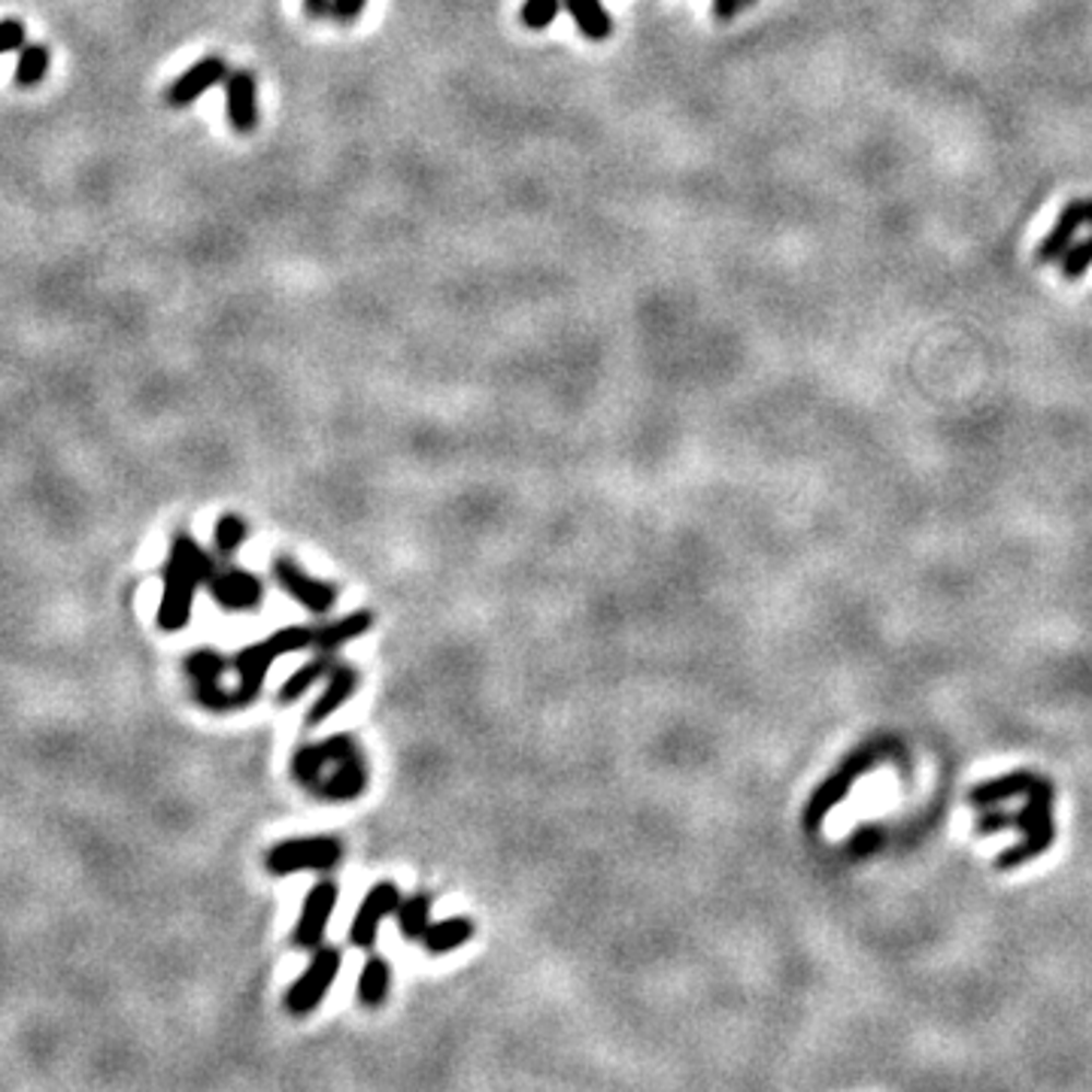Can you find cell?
Returning a JSON list of instances; mask_svg holds the SVG:
<instances>
[{
	"instance_id": "1",
	"label": "cell",
	"mask_w": 1092,
	"mask_h": 1092,
	"mask_svg": "<svg viewBox=\"0 0 1092 1092\" xmlns=\"http://www.w3.org/2000/svg\"><path fill=\"white\" fill-rule=\"evenodd\" d=\"M213 561L189 534L179 532L170 544V556L164 565V589L158 604V628L164 631H182L189 626L194 610V595L201 583L210 580Z\"/></svg>"
},
{
	"instance_id": "2",
	"label": "cell",
	"mask_w": 1092,
	"mask_h": 1092,
	"mask_svg": "<svg viewBox=\"0 0 1092 1092\" xmlns=\"http://www.w3.org/2000/svg\"><path fill=\"white\" fill-rule=\"evenodd\" d=\"M316 641V628L310 626H286L280 631H273L271 638L264 641H256L244 646L240 653L234 655V668L240 674V689L234 692L237 696V704L246 708L252 698L259 696L261 680L268 677L271 665L280 658V655L298 653V650H307L313 646Z\"/></svg>"
},
{
	"instance_id": "3",
	"label": "cell",
	"mask_w": 1092,
	"mask_h": 1092,
	"mask_svg": "<svg viewBox=\"0 0 1092 1092\" xmlns=\"http://www.w3.org/2000/svg\"><path fill=\"white\" fill-rule=\"evenodd\" d=\"M883 750H889V744H865L856 752H850L844 762L838 764V771H832L829 778L819 783L817 792L807 802L805 814H802V822H805L807 832H819L822 819L844 802V795L856 786V780L887 756Z\"/></svg>"
},
{
	"instance_id": "4",
	"label": "cell",
	"mask_w": 1092,
	"mask_h": 1092,
	"mask_svg": "<svg viewBox=\"0 0 1092 1092\" xmlns=\"http://www.w3.org/2000/svg\"><path fill=\"white\" fill-rule=\"evenodd\" d=\"M343 856L341 841L316 834V838H288L268 850L264 865L276 877H286L295 871H331Z\"/></svg>"
},
{
	"instance_id": "5",
	"label": "cell",
	"mask_w": 1092,
	"mask_h": 1092,
	"mask_svg": "<svg viewBox=\"0 0 1092 1092\" xmlns=\"http://www.w3.org/2000/svg\"><path fill=\"white\" fill-rule=\"evenodd\" d=\"M343 953L337 947H316L310 965L304 969L298 981L288 986L286 993V1010L295 1017H307L313 1013L322 1001H325L328 989L334 986L337 974H341Z\"/></svg>"
},
{
	"instance_id": "6",
	"label": "cell",
	"mask_w": 1092,
	"mask_h": 1092,
	"mask_svg": "<svg viewBox=\"0 0 1092 1092\" xmlns=\"http://www.w3.org/2000/svg\"><path fill=\"white\" fill-rule=\"evenodd\" d=\"M228 61L222 55H206L201 61H194L191 68L179 73L177 80L164 88V104L174 109L191 107L198 97H204L210 88H216L218 82L228 80Z\"/></svg>"
},
{
	"instance_id": "7",
	"label": "cell",
	"mask_w": 1092,
	"mask_h": 1092,
	"mask_svg": "<svg viewBox=\"0 0 1092 1092\" xmlns=\"http://www.w3.org/2000/svg\"><path fill=\"white\" fill-rule=\"evenodd\" d=\"M273 577L280 589L286 592L288 598H295L310 614H328L337 601V589L328 586L322 580H316L300 568L298 561H292L288 556H280L273 561Z\"/></svg>"
},
{
	"instance_id": "8",
	"label": "cell",
	"mask_w": 1092,
	"mask_h": 1092,
	"mask_svg": "<svg viewBox=\"0 0 1092 1092\" xmlns=\"http://www.w3.org/2000/svg\"><path fill=\"white\" fill-rule=\"evenodd\" d=\"M337 899H341V889L334 880H319L307 899H304V907H300V923L295 926V943L300 950H316L322 947L325 941L328 923H331V914L337 907Z\"/></svg>"
},
{
	"instance_id": "9",
	"label": "cell",
	"mask_w": 1092,
	"mask_h": 1092,
	"mask_svg": "<svg viewBox=\"0 0 1092 1092\" xmlns=\"http://www.w3.org/2000/svg\"><path fill=\"white\" fill-rule=\"evenodd\" d=\"M397 904H401V889L395 883H377L370 889L368 895L361 899L358 911L353 916V926H349V941L358 950H370L373 941H377V931H380V923L389 914H395Z\"/></svg>"
},
{
	"instance_id": "10",
	"label": "cell",
	"mask_w": 1092,
	"mask_h": 1092,
	"mask_svg": "<svg viewBox=\"0 0 1092 1092\" xmlns=\"http://www.w3.org/2000/svg\"><path fill=\"white\" fill-rule=\"evenodd\" d=\"M225 112L237 134H252L259 124V85L252 70H232L225 80Z\"/></svg>"
},
{
	"instance_id": "11",
	"label": "cell",
	"mask_w": 1092,
	"mask_h": 1092,
	"mask_svg": "<svg viewBox=\"0 0 1092 1092\" xmlns=\"http://www.w3.org/2000/svg\"><path fill=\"white\" fill-rule=\"evenodd\" d=\"M353 752H358V747H355V740L349 735H331L328 740H322V744H313V747H304V750L295 756V762H292V771H295V778L304 783V786H310V790H316L319 786V780H322V774H325V768L328 764H334V762H341V759H346V756H353Z\"/></svg>"
},
{
	"instance_id": "12",
	"label": "cell",
	"mask_w": 1092,
	"mask_h": 1092,
	"mask_svg": "<svg viewBox=\"0 0 1092 1092\" xmlns=\"http://www.w3.org/2000/svg\"><path fill=\"white\" fill-rule=\"evenodd\" d=\"M210 592L213 598L225 607V610H252L256 604L261 601V583L252 577V573L237 571V568H228V571H213L210 573Z\"/></svg>"
},
{
	"instance_id": "13",
	"label": "cell",
	"mask_w": 1092,
	"mask_h": 1092,
	"mask_svg": "<svg viewBox=\"0 0 1092 1092\" xmlns=\"http://www.w3.org/2000/svg\"><path fill=\"white\" fill-rule=\"evenodd\" d=\"M365 786H368V764L361 762L358 752H353V756H346L341 762H334L331 778L322 780L316 786V792L322 798H328V802H353V798H358L365 792Z\"/></svg>"
},
{
	"instance_id": "14",
	"label": "cell",
	"mask_w": 1092,
	"mask_h": 1092,
	"mask_svg": "<svg viewBox=\"0 0 1092 1092\" xmlns=\"http://www.w3.org/2000/svg\"><path fill=\"white\" fill-rule=\"evenodd\" d=\"M1083 225H1087V218H1083V201L1065 204L1059 218H1056V225H1053L1051 232L1044 234V240L1037 244L1035 259L1041 261V264H1053V261L1063 259L1065 249L1075 244V237H1078V232Z\"/></svg>"
},
{
	"instance_id": "15",
	"label": "cell",
	"mask_w": 1092,
	"mask_h": 1092,
	"mask_svg": "<svg viewBox=\"0 0 1092 1092\" xmlns=\"http://www.w3.org/2000/svg\"><path fill=\"white\" fill-rule=\"evenodd\" d=\"M355 689H358V670L353 665H334V670L328 674L325 692L307 710V725L325 723L328 716H334L355 696Z\"/></svg>"
},
{
	"instance_id": "16",
	"label": "cell",
	"mask_w": 1092,
	"mask_h": 1092,
	"mask_svg": "<svg viewBox=\"0 0 1092 1092\" xmlns=\"http://www.w3.org/2000/svg\"><path fill=\"white\" fill-rule=\"evenodd\" d=\"M370 628H373V614H370V610H353V614L334 619L331 626L316 628L313 646L319 653H337V650L346 646V643L365 638Z\"/></svg>"
},
{
	"instance_id": "17",
	"label": "cell",
	"mask_w": 1092,
	"mask_h": 1092,
	"mask_svg": "<svg viewBox=\"0 0 1092 1092\" xmlns=\"http://www.w3.org/2000/svg\"><path fill=\"white\" fill-rule=\"evenodd\" d=\"M471 938H474V919L471 916H450V919H440V923H431L425 928L423 943L431 956H443L459 950Z\"/></svg>"
},
{
	"instance_id": "18",
	"label": "cell",
	"mask_w": 1092,
	"mask_h": 1092,
	"mask_svg": "<svg viewBox=\"0 0 1092 1092\" xmlns=\"http://www.w3.org/2000/svg\"><path fill=\"white\" fill-rule=\"evenodd\" d=\"M1037 774L1032 771H1013V774H1005V778L989 780V783H981L969 792V802L974 807H996L998 802H1008L1013 795H1025L1029 786L1035 783Z\"/></svg>"
},
{
	"instance_id": "19",
	"label": "cell",
	"mask_w": 1092,
	"mask_h": 1092,
	"mask_svg": "<svg viewBox=\"0 0 1092 1092\" xmlns=\"http://www.w3.org/2000/svg\"><path fill=\"white\" fill-rule=\"evenodd\" d=\"M565 10L571 13L573 25L580 27L586 40L601 43L614 34V19L604 10L601 0H565Z\"/></svg>"
},
{
	"instance_id": "20",
	"label": "cell",
	"mask_w": 1092,
	"mask_h": 1092,
	"mask_svg": "<svg viewBox=\"0 0 1092 1092\" xmlns=\"http://www.w3.org/2000/svg\"><path fill=\"white\" fill-rule=\"evenodd\" d=\"M389 986H392V965L380 956H370L358 974V1001L365 1008H380L389 996Z\"/></svg>"
},
{
	"instance_id": "21",
	"label": "cell",
	"mask_w": 1092,
	"mask_h": 1092,
	"mask_svg": "<svg viewBox=\"0 0 1092 1092\" xmlns=\"http://www.w3.org/2000/svg\"><path fill=\"white\" fill-rule=\"evenodd\" d=\"M334 670V658H331V653H319L316 658H310L304 668H298L292 677H288L286 682H283V689H280V704H292V701H298L307 689H313L316 682L322 680V677H328Z\"/></svg>"
},
{
	"instance_id": "22",
	"label": "cell",
	"mask_w": 1092,
	"mask_h": 1092,
	"mask_svg": "<svg viewBox=\"0 0 1092 1092\" xmlns=\"http://www.w3.org/2000/svg\"><path fill=\"white\" fill-rule=\"evenodd\" d=\"M428 916H431V895H428V892H416L413 899H407L404 904H397V931H401L407 941L423 938L425 928L431 926Z\"/></svg>"
},
{
	"instance_id": "23",
	"label": "cell",
	"mask_w": 1092,
	"mask_h": 1092,
	"mask_svg": "<svg viewBox=\"0 0 1092 1092\" xmlns=\"http://www.w3.org/2000/svg\"><path fill=\"white\" fill-rule=\"evenodd\" d=\"M49 61H52L49 46H43V43H25V46L19 49L15 82H19V85H25V88H31V85L43 82V76L49 73Z\"/></svg>"
},
{
	"instance_id": "24",
	"label": "cell",
	"mask_w": 1092,
	"mask_h": 1092,
	"mask_svg": "<svg viewBox=\"0 0 1092 1092\" xmlns=\"http://www.w3.org/2000/svg\"><path fill=\"white\" fill-rule=\"evenodd\" d=\"M246 537H249V525L237 513H225V517L216 519V529H213V541H216L218 553L232 556L240 549Z\"/></svg>"
},
{
	"instance_id": "25",
	"label": "cell",
	"mask_w": 1092,
	"mask_h": 1092,
	"mask_svg": "<svg viewBox=\"0 0 1092 1092\" xmlns=\"http://www.w3.org/2000/svg\"><path fill=\"white\" fill-rule=\"evenodd\" d=\"M1090 268H1092V234L1087 240H1075V244L1065 249L1063 259H1059V273H1063V280H1068V283L1080 280Z\"/></svg>"
},
{
	"instance_id": "26",
	"label": "cell",
	"mask_w": 1092,
	"mask_h": 1092,
	"mask_svg": "<svg viewBox=\"0 0 1092 1092\" xmlns=\"http://www.w3.org/2000/svg\"><path fill=\"white\" fill-rule=\"evenodd\" d=\"M559 10L561 0H525L522 10H519V19H522V25L532 27V31H546V27L556 22Z\"/></svg>"
},
{
	"instance_id": "27",
	"label": "cell",
	"mask_w": 1092,
	"mask_h": 1092,
	"mask_svg": "<svg viewBox=\"0 0 1092 1092\" xmlns=\"http://www.w3.org/2000/svg\"><path fill=\"white\" fill-rule=\"evenodd\" d=\"M25 25L19 19H3L0 22V55L15 52L25 46Z\"/></svg>"
},
{
	"instance_id": "28",
	"label": "cell",
	"mask_w": 1092,
	"mask_h": 1092,
	"mask_svg": "<svg viewBox=\"0 0 1092 1092\" xmlns=\"http://www.w3.org/2000/svg\"><path fill=\"white\" fill-rule=\"evenodd\" d=\"M977 834H996V832H1008V829H1013V814H1008V810H989V814H983L981 819H977Z\"/></svg>"
},
{
	"instance_id": "29",
	"label": "cell",
	"mask_w": 1092,
	"mask_h": 1092,
	"mask_svg": "<svg viewBox=\"0 0 1092 1092\" xmlns=\"http://www.w3.org/2000/svg\"><path fill=\"white\" fill-rule=\"evenodd\" d=\"M365 7H368V0H334L331 15H334L337 25H353L355 19L365 13Z\"/></svg>"
},
{
	"instance_id": "30",
	"label": "cell",
	"mask_w": 1092,
	"mask_h": 1092,
	"mask_svg": "<svg viewBox=\"0 0 1092 1092\" xmlns=\"http://www.w3.org/2000/svg\"><path fill=\"white\" fill-rule=\"evenodd\" d=\"M880 829H874V826H865V829H859V832L853 834V841H850V853L853 856H865V853H871L874 846L880 844Z\"/></svg>"
},
{
	"instance_id": "31",
	"label": "cell",
	"mask_w": 1092,
	"mask_h": 1092,
	"mask_svg": "<svg viewBox=\"0 0 1092 1092\" xmlns=\"http://www.w3.org/2000/svg\"><path fill=\"white\" fill-rule=\"evenodd\" d=\"M744 10V0H713V15L720 19V22H735V15Z\"/></svg>"
},
{
	"instance_id": "32",
	"label": "cell",
	"mask_w": 1092,
	"mask_h": 1092,
	"mask_svg": "<svg viewBox=\"0 0 1092 1092\" xmlns=\"http://www.w3.org/2000/svg\"><path fill=\"white\" fill-rule=\"evenodd\" d=\"M331 3L334 0H304V13L310 19H325V15H331Z\"/></svg>"
},
{
	"instance_id": "33",
	"label": "cell",
	"mask_w": 1092,
	"mask_h": 1092,
	"mask_svg": "<svg viewBox=\"0 0 1092 1092\" xmlns=\"http://www.w3.org/2000/svg\"><path fill=\"white\" fill-rule=\"evenodd\" d=\"M1083 218H1087V225H1090V232H1092V198H1087V201H1083Z\"/></svg>"
},
{
	"instance_id": "34",
	"label": "cell",
	"mask_w": 1092,
	"mask_h": 1092,
	"mask_svg": "<svg viewBox=\"0 0 1092 1092\" xmlns=\"http://www.w3.org/2000/svg\"><path fill=\"white\" fill-rule=\"evenodd\" d=\"M756 3H759V0H744V7H756Z\"/></svg>"
}]
</instances>
